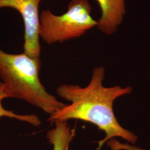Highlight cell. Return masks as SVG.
<instances>
[{
    "label": "cell",
    "instance_id": "1",
    "mask_svg": "<svg viewBox=\"0 0 150 150\" xmlns=\"http://www.w3.org/2000/svg\"><path fill=\"white\" fill-rule=\"evenodd\" d=\"M105 73L103 66L96 67L86 87L67 84L59 86L56 90L58 95L70 103L49 116L48 118V121L51 122L75 119L96 126L105 136L97 142L96 150H101L107 141L112 139L121 138L132 144H135L139 139L134 133L125 129L118 122L113 108L115 100L131 94L132 88L120 85L103 86Z\"/></svg>",
    "mask_w": 150,
    "mask_h": 150
},
{
    "label": "cell",
    "instance_id": "2",
    "mask_svg": "<svg viewBox=\"0 0 150 150\" xmlns=\"http://www.w3.org/2000/svg\"><path fill=\"white\" fill-rule=\"evenodd\" d=\"M40 58L25 54L6 53L0 48V77L10 98L23 100L49 116L65 107L41 83Z\"/></svg>",
    "mask_w": 150,
    "mask_h": 150
},
{
    "label": "cell",
    "instance_id": "3",
    "mask_svg": "<svg viewBox=\"0 0 150 150\" xmlns=\"http://www.w3.org/2000/svg\"><path fill=\"white\" fill-rule=\"evenodd\" d=\"M91 11L88 0H71L67 11L59 16L49 9L43 10L40 15V38L48 45L80 38L97 27V21L91 15Z\"/></svg>",
    "mask_w": 150,
    "mask_h": 150
},
{
    "label": "cell",
    "instance_id": "4",
    "mask_svg": "<svg viewBox=\"0 0 150 150\" xmlns=\"http://www.w3.org/2000/svg\"><path fill=\"white\" fill-rule=\"evenodd\" d=\"M42 0H0V8H11L21 15L24 25V53L40 58L39 6Z\"/></svg>",
    "mask_w": 150,
    "mask_h": 150
},
{
    "label": "cell",
    "instance_id": "5",
    "mask_svg": "<svg viewBox=\"0 0 150 150\" xmlns=\"http://www.w3.org/2000/svg\"><path fill=\"white\" fill-rule=\"evenodd\" d=\"M96 1L101 11L97 27L104 34L111 35L116 32L124 20L126 14V0Z\"/></svg>",
    "mask_w": 150,
    "mask_h": 150
},
{
    "label": "cell",
    "instance_id": "6",
    "mask_svg": "<svg viewBox=\"0 0 150 150\" xmlns=\"http://www.w3.org/2000/svg\"><path fill=\"white\" fill-rule=\"evenodd\" d=\"M54 127L47 132L46 137L53 146V150H69L70 143L74 136L67 121H55Z\"/></svg>",
    "mask_w": 150,
    "mask_h": 150
},
{
    "label": "cell",
    "instance_id": "7",
    "mask_svg": "<svg viewBox=\"0 0 150 150\" xmlns=\"http://www.w3.org/2000/svg\"><path fill=\"white\" fill-rule=\"evenodd\" d=\"M7 98H10V96L6 90L4 83L0 82V117H6L14 118L30 123L35 126H39L41 125V121L36 115H19L5 109L2 106V101Z\"/></svg>",
    "mask_w": 150,
    "mask_h": 150
},
{
    "label": "cell",
    "instance_id": "8",
    "mask_svg": "<svg viewBox=\"0 0 150 150\" xmlns=\"http://www.w3.org/2000/svg\"><path fill=\"white\" fill-rule=\"evenodd\" d=\"M106 144L111 150H150L142 148L135 144L121 142L117 139H110L107 141Z\"/></svg>",
    "mask_w": 150,
    "mask_h": 150
}]
</instances>
